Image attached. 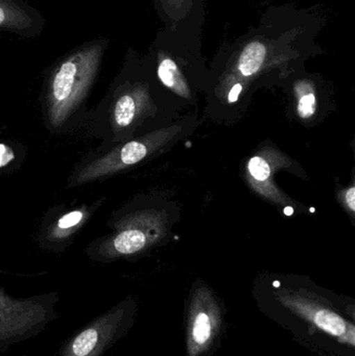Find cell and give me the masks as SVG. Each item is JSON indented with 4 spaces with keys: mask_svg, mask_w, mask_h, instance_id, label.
<instances>
[{
    "mask_svg": "<svg viewBox=\"0 0 355 356\" xmlns=\"http://www.w3.org/2000/svg\"><path fill=\"white\" fill-rule=\"evenodd\" d=\"M25 15L10 2L0 0V26L3 24H17L25 20Z\"/></svg>",
    "mask_w": 355,
    "mask_h": 356,
    "instance_id": "13",
    "label": "cell"
},
{
    "mask_svg": "<svg viewBox=\"0 0 355 356\" xmlns=\"http://www.w3.org/2000/svg\"><path fill=\"white\" fill-rule=\"evenodd\" d=\"M295 112L300 120L311 121L318 112V100L316 94L308 86L296 88Z\"/></svg>",
    "mask_w": 355,
    "mask_h": 356,
    "instance_id": "11",
    "label": "cell"
},
{
    "mask_svg": "<svg viewBox=\"0 0 355 356\" xmlns=\"http://www.w3.org/2000/svg\"><path fill=\"white\" fill-rule=\"evenodd\" d=\"M56 294L15 298L0 288V353L39 336L60 317Z\"/></svg>",
    "mask_w": 355,
    "mask_h": 356,
    "instance_id": "4",
    "label": "cell"
},
{
    "mask_svg": "<svg viewBox=\"0 0 355 356\" xmlns=\"http://www.w3.org/2000/svg\"><path fill=\"white\" fill-rule=\"evenodd\" d=\"M85 216H87V211L85 209H75L63 216L52 227V238H66L81 225V223L85 221Z\"/></svg>",
    "mask_w": 355,
    "mask_h": 356,
    "instance_id": "12",
    "label": "cell"
},
{
    "mask_svg": "<svg viewBox=\"0 0 355 356\" xmlns=\"http://www.w3.org/2000/svg\"><path fill=\"white\" fill-rule=\"evenodd\" d=\"M138 313L137 299L125 298L67 339L58 350V356L104 355L131 332Z\"/></svg>",
    "mask_w": 355,
    "mask_h": 356,
    "instance_id": "5",
    "label": "cell"
},
{
    "mask_svg": "<svg viewBox=\"0 0 355 356\" xmlns=\"http://www.w3.org/2000/svg\"><path fill=\"white\" fill-rule=\"evenodd\" d=\"M266 47L261 42L248 44L240 56L238 68L244 76L256 74L265 62Z\"/></svg>",
    "mask_w": 355,
    "mask_h": 356,
    "instance_id": "10",
    "label": "cell"
},
{
    "mask_svg": "<svg viewBox=\"0 0 355 356\" xmlns=\"http://www.w3.org/2000/svg\"><path fill=\"white\" fill-rule=\"evenodd\" d=\"M158 75L163 85L172 90L176 95L185 98V99L191 98L189 87H188L187 83L174 60H170V58L163 60L158 66Z\"/></svg>",
    "mask_w": 355,
    "mask_h": 356,
    "instance_id": "9",
    "label": "cell"
},
{
    "mask_svg": "<svg viewBox=\"0 0 355 356\" xmlns=\"http://www.w3.org/2000/svg\"><path fill=\"white\" fill-rule=\"evenodd\" d=\"M164 211L147 209L129 216L101 245L100 254L106 259L131 257L145 252L160 243L168 232Z\"/></svg>",
    "mask_w": 355,
    "mask_h": 356,
    "instance_id": "7",
    "label": "cell"
},
{
    "mask_svg": "<svg viewBox=\"0 0 355 356\" xmlns=\"http://www.w3.org/2000/svg\"><path fill=\"white\" fill-rule=\"evenodd\" d=\"M154 108H150L149 98L141 88L129 90L115 102L112 123L115 131H127L137 127Z\"/></svg>",
    "mask_w": 355,
    "mask_h": 356,
    "instance_id": "8",
    "label": "cell"
},
{
    "mask_svg": "<svg viewBox=\"0 0 355 356\" xmlns=\"http://www.w3.org/2000/svg\"><path fill=\"white\" fill-rule=\"evenodd\" d=\"M14 158L15 154L12 148L8 147L6 144H0V168L12 162Z\"/></svg>",
    "mask_w": 355,
    "mask_h": 356,
    "instance_id": "15",
    "label": "cell"
},
{
    "mask_svg": "<svg viewBox=\"0 0 355 356\" xmlns=\"http://www.w3.org/2000/svg\"><path fill=\"white\" fill-rule=\"evenodd\" d=\"M242 92V86L240 83H236L231 89V92L229 94V102L231 104H235L239 99L240 94Z\"/></svg>",
    "mask_w": 355,
    "mask_h": 356,
    "instance_id": "16",
    "label": "cell"
},
{
    "mask_svg": "<svg viewBox=\"0 0 355 356\" xmlns=\"http://www.w3.org/2000/svg\"><path fill=\"white\" fill-rule=\"evenodd\" d=\"M189 129H191V122L187 120L131 140L87 165L75 178V182L85 184L131 168L176 143Z\"/></svg>",
    "mask_w": 355,
    "mask_h": 356,
    "instance_id": "6",
    "label": "cell"
},
{
    "mask_svg": "<svg viewBox=\"0 0 355 356\" xmlns=\"http://www.w3.org/2000/svg\"><path fill=\"white\" fill-rule=\"evenodd\" d=\"M273 299L306 326L308 336L329 341L354 353L355 349L354 307L344 309L333 299L302 286H276Z\"/></svg>",
    "mask_w": 355,
    "mask_h": 356,
    "instance_id": "1",
    "label": "cell"
},
{
    "mask_svg": "<svg viewBox=\"0 0 355 356\" xmlns=\"http://www.w3.org/2000/svg\"><path fill=\"white\" fill-rule=\"evenodd\" d=\"M224 301L206 282H196L185 299L183 324L187 356H212L226 334Z\"/></svg>",
    "mask_w": 355,
    "mask_h": 356,
    "instance_id": "2",
    "label": "cell"
},
{
    "mask_svg": "<svg viewBox=\"0 0 355 356\" xmlns=\"http://www.w3.org/2000/svg\"><path fill=\"white\" fill-rule=\"evenodd\" d=\"M101 56L100 46H89L75 52L54 71L47 96L48 117L52 127H62L85 98L95 79Z\"/></svg>",
    "mask_w": 355,
    "mask_h": 356,
    "instance_id": "3",
    "label": "cell"
},
{
    "mask_svg": "<svg viewBox=\"0 0 355 356\" xmlns=\"http://www.w3.org/2000/svg\"><path fill=\"white\" fill-rule=\"evenodd\" d=\"M342 203L345 205L346 209L354 216L355 211V186H352L350 188H345L341 194Z\"/></svg>",
    "mask_w": 355,
    "mask_h": 356,
    "instance_id": "14",
    "label": "cell"
}]
</instances>
